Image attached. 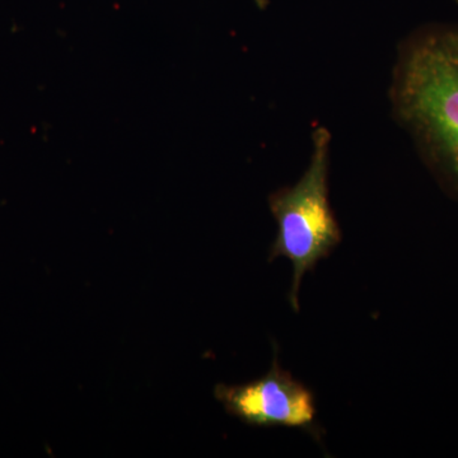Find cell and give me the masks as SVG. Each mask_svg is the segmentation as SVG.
<instances>
[{
  "instance_id": "obj_1",
  "label": "cell",
  "mask_w": 458,
  "mask_h": 458,
  "mask_svg": "<svg viewBox=\"0 0 458 458\" xmlns=\"http://www.w3.org/2000/svg\"><path fill=\"white\" fill-rule=\"evenodd\" d=\"M393 98L427 164L458 195V27H429L409 38Z\"/></svg>"
},
{
  "instance_id": "obj_2",
  "label": "cell",
  "mask_w": 458,
  "mask_h": 458,
  "mask_svg": "<svg viewBox=\"0 0 458 458\" xmlns=\"http://www.w3.org/2000/svg\"><path fill=\"white\" fill-rule=\"evenodd\" d=\"M330 134L319 128L313 134L311 164L292 188L269 197V207L278 234L270 247L269 261L288 259L293 265L289 303L300 311L301 283L319 261L333 254L342 242V229L328 198Z\"/></svg>"
},
{
  "instance_id": "obj_3",
  "label": "cell",
  "mask_w": 458,
  "mask_h": 458,
  "mask_svg": "<svg viewBox=\"0 0 458 458\" xmlns=\"http://www.w3.org/2000/svg\"><path fill=\"white\" fill-rule=\"evenodd\" d=\"M214 396L228 414L249 426L301 429L322 445L315 394L282 369L278 349L267 375L245 385H216Z\"/></svg>"
}]
</instances>
